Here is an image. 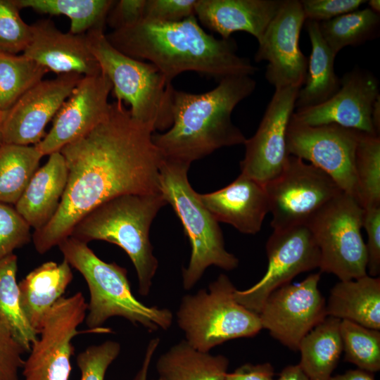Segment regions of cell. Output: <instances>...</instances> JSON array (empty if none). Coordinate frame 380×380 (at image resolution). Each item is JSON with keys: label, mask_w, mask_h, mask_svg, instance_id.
<instances>
[{"label": "cell", "mask_w": 380, "mask_h": 380, "mask_svg": "<svg viewBox=\"0 0 380 380\" xmlns=\"http://www.w3.org/2000/svg\"><path fill=\"white\" fill-rule=\"evenodd\" d=\"M154 132L115 101L103 122L60 151L68 182L56 214L32 236L39 253L58 246L86 214L112 198L161 193L163 157L153 141Z\"/></svg>", "instance_id": "6da1fadb"}, {"label": "cell", "mask_w": 380, "mask_h": 380, "mask_svg": "<svg viewBox=\"0 0 380 380\" xmlns=\"http://www.w3.org/2000/svg\"><path fill=\"white\" fill-rule=\"evenodd\" d=\"M106 37L122 53L148 61L169 84L184 72L220 81L232 76H251L258 70L248 58L236 53L233 39H216L208 34L195 15L172 23L143 19Z\"/></svg>", "instance_id": "7a4b0ae2"}, {"label": "cell", "mask_w": 380, "mask_h": 380, "mask_svg": "<svg viewBox=\"0 0 380 380\" xmlns=\"http://www.w3.org/2000/svg\"><path fill=\"white\" fill-rule=\"evenodd\" d=\"M255 87L251 76L239 75L224 78L213 89L200 94L173 88L172 125L152 136L163 159L191 165L221 148L244 144L246 138L232 122V114Z\"/></svg>", "instance_id": "3957f363"}, {"label": "cell", "mask_w": 380, "mask_h": 380, "mask_svg": "<svg viewBox=\"0 0 380 380\" xmlns=\"http://www.w3.org/2000/svg\"><path fill=\"white\" fill-rule=\"evenodd\" d=\"M58 246L64 259L87 284L90 300L84 321L89 331L111 332L110 329L102 325L112 317H122L149 331L170 328L173 319L172 312L146 305L137 300L132 292L125 268L102 260L87 243L70 236Z\"/></svg>", "instance_id": "277c9868"}, {"label": "cell", "mask_w": 380, "mask_h": 380, "mask_svg": "<svg viewBox=\"0 0 380 380\" xmlns=\"http://www.w3.org/2000/svg\"><path fill=\"white\" fill-rule=\"evenodd\" d=\"M167 204L162 193L120 196L86 214L70 236L87 243L99 240L122 248L136 270L138 291L145 296L150 292L158 267L149 239L150 227Z\"/></svg>", "instance_id": "5b68a950"}, {"label": "cell", "mask_w": 380, "mask_h": 380, "mask_svg": "<svg viewBox=\"0 0 380 380\" xmlns=\"http://www.w3.org/2000/svg\"><path fill=\"white\" fill-rule=\"evenodd\" d=\"M189 167V163L163 159L159 176L160 191L179 218L191 247L189 265L182 270L186 290L192 289L211 265L229 271L239 265L238 258L225 249L219 222L191 187Z\"/></svg>", "instance_id": "8992f818"}, {"label": "cell", "mask_w": 380, "mask_h": 380, "mask_svg": "<svg viewBox=\"0 0 380 380\" xmlns=\"http://www.w3.org/2000/svg\"><path fill=\"white\" fill-rule=\"evenodd\" d=\"M90 51L112 84L116 101L129 105L132 116L151 125L155 132L172 125L173 86L152 63L128 56L107 39L103 30L85 33Z\"/></svg>", "instance_id": "52a82bcc"}, {"label": "cell", "mask_w": 380, "mask_h": 380, "mask_svg": "<svg viewBox=\"0 0 380 380\" xmlns=\"http://www.w3.org/2000/svg\"><path fill=\"white\" fill-rule=\"evenodd\" d=\"M186 295L177 312V322L186 341L194 348L209 352L229 340L255 336L262 329L258 314L235 298L236 288L221 274L208 287Z\"/></svg>", "instance_id": "ba28073f"}, {"label": "cell", "mask_w": 380, "mask_h": 380, "mask_svg": "<svg viewBox=\"0 0 380 380\" xmlns=\"http://www.w3.org/2000/svg\"><path fill=\"white\" fill-rule=\"evenodd\" d=\"M364 210L357 199L342 191L307 224L318 246L320 272L340 281L367 274V252L361 229Z\"/></svg>", "instance_id": "9c48e42d"}, {"label": "cell", "mask_w": 380, "mask_h": 380, "mask_svg": "<svg viewBox=\"0 0 380 380\" xmlns=\"http://www.w3.org/2000/svg\"><path fill=\"white\" fill-rule=\"evenodd\" d=\"M265 186L273 230L307 225L343 191L324 171L291 155L279 175Z\"/></svg>", "instance_id": "30bf717a"}, {"label": "cell", "mask_w": 380, "mask_h": 380, "mask_svg": "<svg viewBox=\"0 0 380 380\" xmlns=\"http://www.w3.org/2000/svg\"><path fill=\"white\" fill-rule=\"evenodd\" d=\"M87 303L81 292L62 297L46 314L23 367V380H69L72 339L84 321Z\"/></svg>", "instance_id": "8fae6325"}, {"label": "cell", "mask_w": 380, "mask_h": 380, "mask_svg": "<svg viewBox=\"0 0 380 380\" xmlns=\"http://www.w3.org/2000/svg\"><path fill=\"white\" fill-rule=\"evenodd\" d=\"M360 134L336 124L309 126L290 119L287 151L310 161L330 176L343 192L356 198L355 159Z\"/></svg>", "instance_id": "7c38bea8"}, {"label": "cell", "mask_w": 380, "mask_h": 380, "mask_svg": "<svg viewBox=\"0 0 380 380\" xmlns=\"http://www.w3.org/2000/svg\"><path fill=\"white\" fill-rule=\"evenodd\" d=\"M267 269L253 286L236 289L238 303L258 314L274 290L290 284L298 274L319 268L320 254L308 225H298L273 230L266 243Z\"/></svg>", "instance_id": "4fadbf2b"}, {"label": "cell", "mask_w": 380, "mask_h": 380, "mask_svg": "<svg viewBox=\"0 0 380 380\" xmlns=\"http://www.w3.org/2000/svg\"><path fill=\"white\" fill-rule=\"evenodd\" d=\"M321 272L272 292L258 313L262 329L282 345L298 350L303 338L327 317L326 300L318 289Z\"/></svg>", "instance_id": "5bb4252c"}, {"label": "cell", "mask_w": 380, "mask_h": 380, "mask_svg": "<svg viewBox=\"0 0 380 380\" xmlns=\"http://www.w3.org/2000/svg\"><path fill=\"white\" fill-rule=\"evenodd\" d=\"M305 21L300 1L283 0L258 42L255 61L268 62L265 78L275 89H300L305 82L308 59L299 46L300 34Z\"/></svg>", "instance_id": "9a60e30c"}, {"label": "cell", "mask_w": 380, "mask_h": 380, "mask_svg": "<svg viewBox=\"0 0 380 380\" xmlns=\"http://www.w3.org/2000/svg\"><path fill=\"white\" fill-rule=\"evenodd\" d=\"M299 89H275L257 131L243 144L241 174L265 185L281 172L289 156L286 131Z\"/></svg>", "instance_id": "2e32d148"}, {"label": "cell", "mask_w": 380, "mask_h": 380, "mask_svg": "<svg viewBox=\"0 0 380 380\" xmlns=\"http://www.w3.org/2000/svg\"><path fill=\"white\" fill-rule=\"evenodd\" d=\"M340 82L338 91L331 98L317 106L296 110L291 120L309 126L336 124L379 136L372 120L374 104L380 96L378 79L370 71L356 67L345 73Z\"/></svg>", "instance_id": "e0dca14e"}, {"label": "cell", "mask_w": 380, "mask_h": 380, "mask_svg": "<svg viewBox=\"0 0 380 380\" xmlns=\"http://www.w3.org/2000/svg\"><path fill=\"white\" fill-rule=\"evenodd\" d=\"M111 90L102 72L83 76L54 116L49 132L34 145L43 156L59 152L103 122L110 111Z\"/></svg>", "instance_id": "ac0fdd59"}, {"label": "cell", "mask_w": 380, "mask_h": 380, "mask_svg": "<svg viewBox=\"0 0 380 380\" xmlns=\"http://www.w3.org/2000/svg\"><path fill=\"white\" fill-rule=\"evenodd\" d=\"M83 76L59 75L42 80L24 94L4 113L3 144L33 146L45 137L46 125L72 93Z\"/></svg>", "instance_id": "d6986e66"}, {"label": "cell", "mask_w": 380, "mask_h": 380, "mask_svg": "<svg viewBox=\"0 0 380 380\" xmlns=\"http://www.w3.org/2000/svg\"><path fill=\"white\" fill-rule=\"evenodd\" d=\"M32 37L23 54L56 74L91 76L101 72L85 34L64 33L49 19L31 25Z\"/></svg>", "instance_id": "ffe728a7"}, {"label": "cell", "mask_w": 380, "mask_h": 380, "mask_svg": "<svg viewBox=\"0 0 380 380\" xmlns=\"http://www.w3.org/2000/svg\"><path fill=\"white\" fill-rule=\"evenodd\" d=\"M198 196L218 222L231 224L246 234L260 232L269 213L265 185L241 173L225 187Z\"/></svg>", "instance_id": "44dd1931"}, {"label": "cell", "mask_w": 380, "mask_h": 380, "mask_svg": "<svg viewBox=\"0 0 380 380\" xmlns=\"http://www.w3.org/2000/svg\"><path fill=\"white\" fill-rule=\"evenodd\" d=\"M283 0H197L195 15L222 39L246 32L258 42L279 11Z\"/></svg>", "instance_id": "7402d4cb"}, {"label": "cell", "mask_w": 380, "mask_h": 380, "mask_svg": "<svg viewBox=\"0 0 380 380\" xmlns=\"http://www.w3.org/2000/svg\"><path fill=\"white\" fill-rule=\"evenodd\" d=\"M49 156L15 204L17 212L34 231L43 228L54 216L68 182V168L61 152Z\"/></svg>", "instance_id": "603a6c76"}, {"label": "cell", "mask_w": 380, "mask_h": 380, "mask_svg": "<svg viewBox=\"0 0 380 380\" xmlns=\"http://www.w3.org/2000/svg\"><path fill=\"white\" fill-rule=\"evenodd\" d=\"M71 266L65 259L46 262L18 283L20 303L25 317L39 334L44 319L72 280Z\"/></svg>", "instance_id": "cb8c5ba5"}, {"label": "cell", "mask_w": 380, "mask_h": 380, "mask_svg": "<svg viewBox=\"0 0 380 380\" xmlns=\"http://www.w3.org/2000/svg\"><path fill=\"white\" fill-rule=\"evenodd\" d=\"M327 316L380 330V278L369 275L339 281L326 302Z\"/></svg>", "instance_id": "d4e9b609"}, {"label": "cell", "mask_w": 380, "mask_h": 380, "mask_svg": "<svg viewBox=\"0 0 380 380\" xmlns=\"http://www.w3.org/2000/svg\"><path fill=\"white\" fill-rule=\"evenodd\" d=\"M311 43L304 87L297 95L295 108L303 109L321 104L331 98L340 88V78L334 71L336 55L323 39L319 23L306 20Z\"/></svg>", "instance_id": "484cf974"}, {"label": "cell", "mask_w": 380, "mask_h": 380, "mask_svg": "<svg viewBox=\"0 0 380 380\" xmlns=\"http://www.w3.org/2000/svg\"><path fill=\"white\" fill-rule=\"evenodd\" d=\"M229 360L200 351L182 340L162 354L156 363L165 380H225Z\"/></svg>", "instance_id": "4316f807"}, {"label": "cell", "mask_w": 380, "mask_h": 380, "mask_svg": "<svg viewBox=\"0 0 380 380\" xmlns=\"http://www.w3.org/2000/svg\"><path fill=\"white\" fill-rule=\"evenodd\" d=\"M341 319L327 316L300 342L298 364L310 380H329L343 352Z\"/></svg>", "instance_id": "83f0119b"}, {"label": "cell", "mask_w": 380, "mask_h": 380, "mask_svg": "<svg viewBox=\"0 0 380 380\" xmlns=\"http://www.w3.org/2000/svg\"><path fill=\"white\" fill-rule=\"evenodd\" d=\"M20 9L30 8L49 15H63L70 20V31L82 34L103 30L113 0H15Z\"/></svg>", "instance_id": "f1b7e54d"}, {"label": "cell", "mask_w": 380, "mask_h": 380, "mask_svg": "<svg viewBox=\"0 0 380 380\" xmlns=\"http://www.w3.org/2000/svg\"><path fill=\"white\" fill-rule=\"evenodd\" d=\"M43 155L35 146H0V202L15 204L38 169Z\"/></svg>", "instance_id": "f546056e"}, {"label": "cell", "mask_w": 380, "mask_h": 380, "mask_svg": "<svg viewBox=\"0 0 380 380\" xmlns=\"http://www.w3.org/2000/svg\"><path fill=\"white\" fill-rule=\"evenodd\" d=\"M17 270L18 258L14 253L0 260V318L25 352H30L38 334L21 306Z\"/></svg>", "instance_id": "4dcf8cb0"}, {"label": "cell", "mask_w": 380, "mask_h": 380, "mask_svg": "<svg viewBox=\"0 0 380 380\" xmlns=\"http://www.w3.org/2000/svg\"><path fill=\"white\" fill-rule=\"evenodd\" d=\"M379 27V14L369 8L319 23L323 39L336 56L348 46H358L378 37Z\"/></svg>", "instance_id": "1f68e13d"}, {"label": "cell", "mask_w": 380, "mask_h": 380, "mask_svg": "<svg viewBox=\"0 0 380 380\" xmlns=\"http://www.w3.org/2000/svg\"><path fill=\"white\" fill-rule=\"evenodd\" d=\"M49 72L23 54L0 52V110H8Z\"/></svg>", "instance_id": "d6a6232c"}, {"label": "cell", "mask_w": 380, "mask_h": 380, "mask_svg": "<svg viewBox=\"0 0 380 380\" xmlns=\"http://www.w3.org/2000/svg\"><path fill=\"white\" fill-rule=\"evenodd\" d=\"M355 172L356 199L363 209L380 207V137L361 132Z\"/></svg>", "instance_id": "836d02e7"}, {"label": "cell", "mask_w": 380, "mask_h": 380, "mask_svg": "<svg viewBox=\"0 0 380 380\" xmlns=\"http://www.w3.org/2000/svg\"><path fill=\"white\" fill-rule=\"evenodd\" d=\"M341 336L344 360L372 373L380 370V331L341 320Z\"/></svg>", "instance_id": "e575fe53"}, {"label": "cell", "mask_w": 380, "mask_h": 380, "mask_svg": "<svg viewBox=\"0 0 380 380\" xmlns=\"http://www.w3.org/2000/svg\"><path fill=\"white\" fill-rule=\"evenodd\" d=\"M15 0H0V52H23L32 37L31 25L21 18Z\"/></svg>", "instance_id": "d590c367"}, {"label": "cell", "mask_w": 380, "mask_h": 380, "mask_svg": "<svg viewBox=\"0 0 380 380\" xmlns=\"http://www.w3.org/2000/svg\"><path fill=\"white\" fill-rule=\"evenodd\" d=\"M120 350L118 342L106 341L80 352L76 358L80 380H104L108 367L118 357Z\"/></svg>", "instance_id": "8d00e7d4"}, {"label": "cell", "mask_w": 380, "mask_h": 380, "mask_svg": "<svg viewBox=\"0 0 380 380\" xmlns=\"http://www.w3.org/2000/svg\"><path fill=\"white\" fill-rule=\"evenodd\" d=\"M30 228L15 208L0 202V260L30 242Z\"/></svg>", "instance_id": "74e56055"}, {"label": "cell", "mask_w": 380, "mask_h": 380, "mask_svg": "<svg viewBox=\"0 0 380 380\" xmlns=\"http://www.w3.org/2000/svg\"><path fill=\"white\" fill-rule=\"evenodd\" d=\"M25 352L0 318V380H20L18 371L23 367Z\"/></svg>", "instance_id": "f35d334b"}, {"label": "cell", "mask_w": 380, "mask_h": 380, "mask_svg": "<svg viewBox=\"0 0 380 380\" xmlns=\"http://www.w3.org/2000/svg\"><path fill=\"white\" fill-rule=\"evenodd\" d=\"M197 0H146L144 20L177 22L195 15Z\"/></svg>", "instance_id": "ab89813d"}, {"label": "cell", "mask_w": 380, "mask_h": 380, "mask_svg": "<svg viewBox=\"0 0 380 380\" xmlns=\"http://www.w3.org/2000/svg\"><path fill=\"white\" fill-rule=\"evenodd\" d=\"M306 20L327 21L357 10L365 0H302L300 1Z\"/></svg>", "instance_id": "60d3db41"}, {"label": "cell", "mask_w": 380, "mask_h": 380, "mask_svg": "<svg viewBox=\"0 0 380 380\" xmlns=\"http://www.w3.org/2000/svg\"><path fill=\"white\" fill-rule=\"evenodd\" d=\"M363 210L362 227L367 234V269L369 276L376 277L380 273V207Z\"/></svg>", "instance_id": "b9f144b4"}, {"label": "cell", "mask_w": 380, "mask_h": 380, "mask_svg": "<svg viewBox=\"0 0 380 380\" xmlns=\"http://www.w3.org/2000/svg\"><path fill=\"white\" fill-rule=\"evenodd\" d=\"M145 4L146 0L115 1L106 23L113 30L134 25L144 19Z\"/></svg>", "instance_id": "7bdbcfd3"}, {"label": "cell", "mask_w": 380, "mask_h": 380, "mask_svg": "<svg viewBox=\"0 0 380 380\" xmlns=\"http://www.w3.org/2000/svg\"><path fill=\"white\" fill-rule=\"evenodd\" d=\"M274 371L269 362L241 365L231 373H227L225 380H274Z\"/></svg>", "instance_id": "ee69618b"}, {"label": "cell", "mask_w": 380, "mask_h": 380, "mask_svg": "<svg viewBox=\"0 0 380 380\" xmlns=\"http://www.w3.org/2000/svg\"><path fill=\"white\" fill-rule=\"evenodd\" d=\"M160 343V338H155L150 341L146 348L142 365L133 380H147L148 368L155 351Z\"/></svg>", "instance_id": "f6af8a7d"}, {"label": "cell", "mask_w": 380, "mask_h": 380, "mask_svg": "<svg viewBox=\"0 0 380 380\" xmlns=\"http://www.w3.org/2000/svg\"><path fill=\"white\" fill-rule=\"evenodd\" d=\"M329 380H375V379L373 373L357 368L332 376Z\"/></svg>", "instance_id": "bcb514c9"}, {"label": "cell", "mask_w": 380, "mask_h": 380, "mask_svg": "<svg viewBox=\"0 0 380 380\" xmlns=\"http://www.w3.org/2000/svg\"><path fill=\"white\" fill-rule=\"evenodd\" d=\"M277 380H310L299 365H288L279 373Z\"/></svg>", "instance_id": "7dc6e473"}, {"label": "cell", "mask_w": 380, "mask_h": 380, "mask_svg": "<svg viewBox=\"0 0 380 380\" xmlns=\"http://www.w3.org/2000/svg\"><path fill=\"white\" fill-rule=\"evenodd\" d=\"M372 120L376 133L379 136L380 132V96L376 100L372 113Z\"/></svg>", "instance_id": "c3c4849f"}, {"label": "cell", "mask_w": 380, "mask_h": 380, "mask_svg": "<svg viewBox=\"0 0 380 380\" xmlns=\"http://www.w3.org/2000/svg\"><path fill=\"white\" fill-rule=\"evenodd\" d=\"M368 2L369 8H370L374 13H379L380 12V1L379 0H370Z\"/></svg>", "instance_id": "681fc988"}, {"label": "cell", "mask_w": 380, "mask_h": 380, "mask_svg": "<svg viewBox=\"0 0 380 380\" xmlns=\"http://www.w3.org/2000/svg\"><path fill=\"white\" fill-rule=\"evenodd\" d=\"M5 111L0 110V146L3 144L2 127Z\"/></svg>", "instance_id": "f907efd6"}, {"label": "cell", "mask_w": 380, "mask_h": 380, "mask_svg": "<svg viewBox=\"0 0 380 380\" xmlns=\"http://www.w3.org/2000/svg\"><path fill=\"white\" fill-rule=\"evenodd\" d=\"M154 380H165V379H162V378H160V377H158V379H154Z\"/></svg>", "instance_id": "816d5d0a"}]
</instances>
